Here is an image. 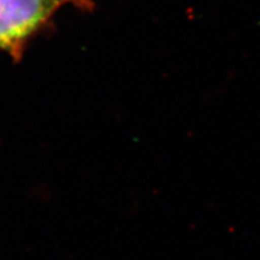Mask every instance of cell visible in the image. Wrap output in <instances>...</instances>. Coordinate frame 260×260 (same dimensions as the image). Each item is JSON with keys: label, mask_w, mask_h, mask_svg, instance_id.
I'll return each mask as SVG.
<instances>
[{"label": "cell", "mask_w": 260, "mask_h": 260, "mask_svg": "<svg viewBox=\"0 0 260 260\" xmlns=\"http://www.w3.org/2000/svg\"><path fill=\"white\" fill-rule=\"evenodd\" d=\"M92 9V0H0V51L18 59L25 44L60 8Z\"/></svg>", "instance_id": "6da1fadb"}]
</instances>
